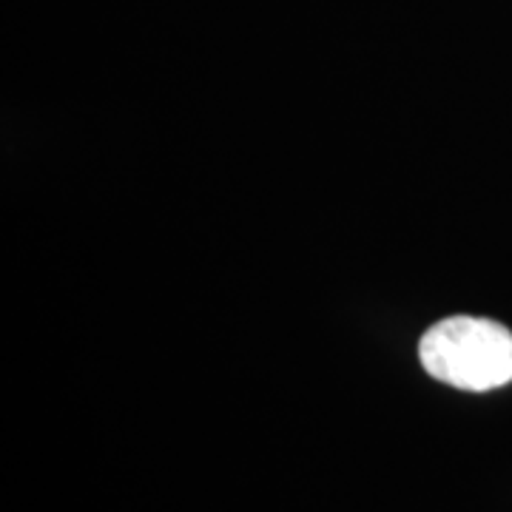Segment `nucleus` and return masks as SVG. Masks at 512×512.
I'll use <instances>...</instances> for the list:
<instances>
[{"label": "nucleus", "instance_id": "obj_1", "mask_svg": "<svg viewBox=\"0 0 512 512\" xmlns=\"http://www.w3.org/2000/svg\"><path fill=\"white\" fill-rule=\"evenodd\" d=\"M419 359L439 382L487 393L512 382V333L478 316L441 319L421 336Z\"/></svg>", "mask_w": 512, "mask_h": 512}]
</instances>
